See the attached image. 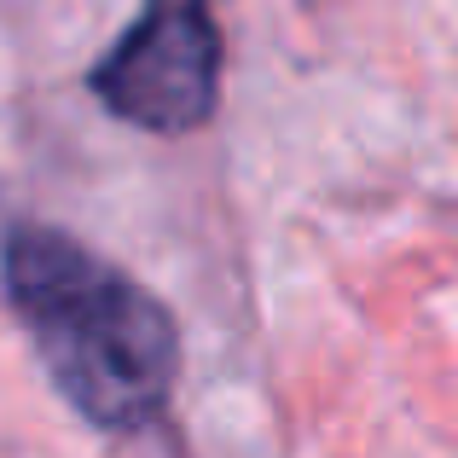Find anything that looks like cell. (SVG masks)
I'll return each instance as SVG.
<instances>
[{"label": "cell", "mask_w": 458, "mask_h": 458, "mask_svg": "<svg viewBox=\"0 0 458 458\" xmlns=\"http://www.w3.org/2000/svg\"><path fill=\"white\" fill-rule=\"evenodd\" d=\"M0 291L53 389L105 436H140L174 401L180 331L140 279L47 221L0 233Z\"/></svg>", "instance_id": "obj_1"}, {"label": "cell", "mask_w": 458, "mask_h": 458, "mask_svg": "<svg viewBox=\"0 0 458 458\" xmlns=\"http://www.w3.org/2000/svg\"><path fill=\"white\" fill-rule=\"evenodd\" d=\"M226 41L209 0H146L116 47L88 70V93L128 128L191 134L221 105Z\"/></svg>", "instance_id": "obj_2"}]
</instances>
